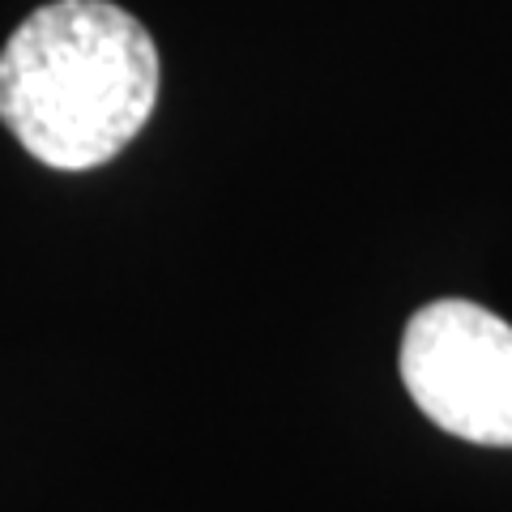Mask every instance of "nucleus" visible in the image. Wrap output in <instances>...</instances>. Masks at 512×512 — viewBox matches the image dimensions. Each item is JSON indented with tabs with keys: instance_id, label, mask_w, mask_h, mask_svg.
Here are the masks:
<instances>
[{
	"instance_id": "1",
	"label": "nucleus",
	"mask_w": 512,
	"mask_h": 512,
	"mask_svg": "<svg viewBox=\"0 0 512 512\" xmlns=\"http://www.w3.org/2000/svg\"><path fill=\"white\" fill-rule=\"evenodd\" d=\"M158 103V47L111 0H52L0 52V120L56 171L111 163Z\"/></svg>"
},
{
	"instance_id": "2",
	"label": "nucleus",
	"mask_w": 512,
	"mask_h": 512,
	"mask_svg": "<svg viewBox=\"0 0 512 512\" xmlns=\"http://www.w3.org/2000/svg\"><path fill=\"white\" fill-rule=\"evenodd\" d=\"M402 380L448 436L512 448V325L470 299H436L402 333Z\"/></svg>"
}]
</instances>
